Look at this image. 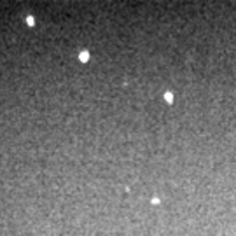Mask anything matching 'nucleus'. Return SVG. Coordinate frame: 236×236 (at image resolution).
Returning a JSON list of instances; mask_svg holds the SVG:
<instances>
[{
    "instance_id": "obj_1",
    "label": "nucleus",
    "mask_w": 236,
    "mask_h": 236,
    "mask_svg": "<svg viewBox=\"0 0 236 236\" xmlns=\"http://www.w3.org/2000/svg\"><path fill=\"white\" fill-rule=\"evenodd\" d=\"M79 59H80V61H88V59H89V53H86V51L80 53V54H79Z\"/></svg>"
},
{
    "instance_id": "obj_2",
    "label": "nucleus",
    "mask_w": 236,
    "mask_h": 236,
    "mask_svg": "<svg viewBox=\"0 0 236 236\" xmlns=\"http://www.w3.org/2000/svg\"><path fill=\"white\" fill-rule=\"evenodd\" d=\"M164 98L168 100V101H172V100H173V96H172V93H166V95H164Z\"/></svg>"
},
{
    "instance_id": "obj_3",
    "label": "nucleus",
    "mask_w": 236,
    "mask_h": 236,
    "mask_svg": "<svg viewBox=\"0 0 236 236\" xmlns=\"http://www.w3.org/2000/svg\"><path fill=\"white\" fill-rule=\"evenodd\" d=\"M26 23H28V25H33V18H32V16H28V18H26Z\"/></svg>"
}]
</instances>
